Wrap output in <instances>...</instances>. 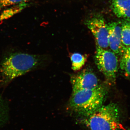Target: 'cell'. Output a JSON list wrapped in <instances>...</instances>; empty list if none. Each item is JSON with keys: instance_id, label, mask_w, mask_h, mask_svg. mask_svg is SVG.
<instances>
[{"instance_id": "obj_9", "label": "cell", "mask_w": 130, "mask_h": 130, "mask_svg": "<svg viewBox=\"0 0 130 130\" xmlns=\"http://www.w3.org/2000/svg\"><path fill=\"white\" fill-rule=\"evenodd\" d=\"M121 56L120 68L126 76L130 79V51L128 47H124Z\"/></svg>"}, {"instance_id": "obj_3", "label": "cell", "mask_w": 130, "mask_h": 130, "mask_svg": "<svg viewBox=\"0 0 130 130\" xmlns=\"http://www.w3.org/2000/svg\"><path fill=\"white\" fill-rule=\"evenodd\" d=\"M85 118L90 130H119L122 127L118 107L113 103L103 105Z\"/></svg>"}, {"instance_id": "obj_8", "label": "cell", "mask_w": 130, "mask_h": 130, "mask_svg": "<svg viewBox=\"0 0 130 130\" xmlns=\"http://www.w3.org/2000/svg\"><path fill=\"white\" fill-rule=\"evenodd\" d=\"M111 7L118 18H130V0H112Z\"/></svg>"}, {"instance_id": "obj_2", "label": "cell", "mask_w": 130, "mask_h": 130, "mask_svg": "<svg viewBox=\"0 0 130 130\" xmlns=\"http://www.w3.org/2000/svg\"><path fill=\"white\" fill-rule=\"evenodd\" d=\"M39 61L36 55L24 53L11 54L2 61L0 72L3 80L8 83L34 69Z\"/></svg>"}, {"instance_id": "obj_10", "label": "cell", "mask_w": 130, "mask_h": 130, "mask_svg": "<svg viewBox=\"0 0 130 130\" xmlns=\"http://www.w3.org/2000/svg\"><path fill=\"white\" fill-rule=\"evenodd\" d=\"M121 21L122 43L124 46L130 45V18L124 19Z\"/></svg>"}, {"instance_id": "obj_14", "label": "cell", "mask_w": 130, "mask_h": 130, "mask_svg": "<svg viewBox=\"0 0 130 130\" xmlns=\"http://www.w3.org/2000/svg\"><path fill=\"white\" fill-rule=\"evenodd\" d=\"M128 48H129V50L130 51V45L129 46V47H128Z\"/></svg>"}, {"instance_id": "obj_4", "label": "cell", "mask_w": 130, "mask_h": 130, "mask_svg": "<svg viewBox=\"0 0 130 130\" xmlns=\"http://www.w3.org/2000/svg\"><path fill=\"white\" fill-rule=\"evenodd\" d=\"M96 47L95 61L96 66L107 80L114 83L118 69V56L111 50Z\"/></svg>"}, {"instance_id": "obj_12", "label": "cell", "mask_w": 130, "mask_h": 130, "mask_svg": "<svg viewBox=\"0 0 130 130\" xmlns=\"http://www.w3.org/2000/svg\"><path fill=\"white\" fill-rule=\"evenodd\" d=\"M72 68L75 71H79L83 67L86 60V56L79 53H74L71 57Z\"/></svg>"}, {"instance_id": "obj_5", "label": "cell", "mask_w": 130, "mask_h": 130, "mask_svg": "<svg viewBox=\"0 0 130 130\" xmlns=\"http://www.w3.org/2000/svg\"><path fill=\"white\" fill-rule=\"evenodd\" d=\"M85 24L95 39L96 46L107 49L109 47L107 24L101 15L97 14L88 19Z\"/></svg>"}, {"instance_id": "obj_13", "label": "cell", "mask_w": 130, "mask_h": 130, "mask_svg": "<svg viewBox=\"0 0 130 130\" xmlns=\"http://www.w3.org/2000/svg\"><path fill=\"white\" fill-rule=\"evenodd\" d=\"M29 0H0V10L8 7L28 4Z\"/></svg>"}, {"instance_id": "obj_6", "label": "cell", "mask_w": 130, "mask_h": 130, "mask_svg": "<svg viewBox=\"0 0 130 130\" xmlns=\"http://www.w3.org/2000/svg\"><path fill=\"white\" fill-rule=\"evenodd\" d=\"M73 91L88 90L99 86V81L95 74L89 70H84L71 78Z\"/></svg>"}, {"instance_id": "obj_7", "label": "cell", "mask_w": 130, "mask_h": 130, "mask_svg": "<svg viewBox=\"0 0 130 130\" xmlns=\"http://www.w3.org/2000/svg\"><path fill=\"white\" fill-rule=\"evenodd\" d=\"M107 26L110 50L116 55H121L124 47L122 43L121 21L110 22Z\"/></svg>"}, {"instance_id": "obj_11", "label": "cell", "mask_w": 130, "mask_h": 130, "mask_svg": "<svg viewBox=\"0 0 130 130\" xmlns=\"http://www.w3.org/2000/svg\"><path fill=\"white\" fill-rule=\"evenodd\" d=\"M28 4H23L13 6L8 9H5L0 15V22L12 17L19 13L28 6Z\"/></svg>"}, {"instance_id": "obj_1", "label": "cell", "mask_w": 130, "mask_h": 130, "mask_svg": "<svg viewBox=\"0 0 130 130\" xmlns=\"http://www.w3.org/2000/svg\"><path fill=\"white\" fill-rule=\"evenodd\" d=\"M108 93L107 87L101 85L92 89L72 91L69 106L73 111L86 117L102 106Z\"/></svg>"}]
</instances>
